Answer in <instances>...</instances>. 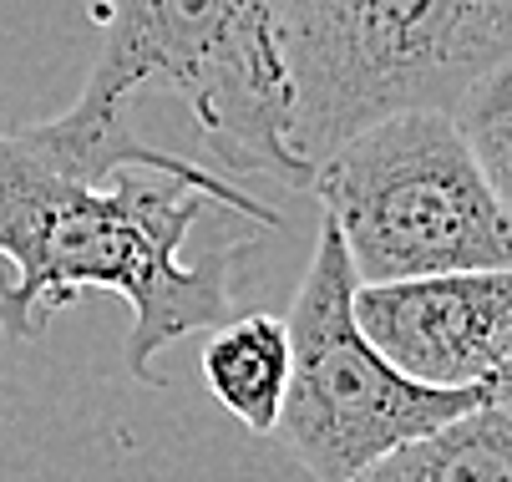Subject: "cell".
Here are the masks:
<instances>
[{
    "label": "cell",
    "instance_id": "1",
    "mask_svg": "<svg viewBox=\"0 0 512 482\" xmlns=\"http://www.w3.org/2000/svg\"><path fill=\"white\" fill-rule=\"evenodd\" d=\"M208 203H224L259 224H279L274 209L224 173H158L117 168L102 183L71 178L0 132V330L6 340H36L46 320L77 295L107 290L132 310L127 371L163 386L158 356L193 330H213L239 310L244 244L183 259Z\"/></svg>",
    "mask_w": 512,
    "mask_h": 482
},
{
    "label": "cell",
    "instance_id": "2",
    "mask_svg": "<svg viewBox=\"0 0 512 482\" xmlns=\"http://www.w3.org/2000/svg\"><path fill=\"white\" fill-rule=\"evenodd\" d=\"M92 21H102V46L82 97L61 117L16 127L31 153L87 183L117 168L193 173L198 163L132 127V102L163 92L188 107L224 173L310 188V168L289 148L279 0H102Z\"/></svg>",
    "mask_w": 512,
    "mask_h": 482
},
{
    "label": "cell",
    "instance_id": "3",
    "mask_svg": "<svg viewBox=\"0 0 512 482\" xmlns=\"http://www.w3.org/2000/svg\"><path fill=\"white\" fill-rule=\"evenodd\" d=\"M289 148L315 173L391 112H452L512 61V0H279Z\"/></svg>",
    "mask_w": 512,
    "mask_h": 482
},
{
    "label": "cell",
    "instance_id": "4",
    "mask_svg": "<svg viewBox=\"0 0 512 482\" xmlns=\"http://www.w3.org/2000/svg\"><path fill=\"white\" fill-rule=\"evenodd\" d=\"M325 203L360 285L426 280L512 264V224L452 112H391L315 163Z\"/></svg>",
    "mask_w": 512,
    "mask_h": 482
},
{
    "label": "cell",
    "instance_id": "5",
    "mask_svg": "<svg viewBox=\"0 0 512 482\" xmlns=\"http://www.w3.org/2000/svg\"><path fill=\"white\" fill-rule=\"evenodd\" d=\"M355 269L330 219H320L310 269L289 310V391L279 442L315 482H350L396 447L467 417L487 386H426L396 371L355 325Z\"/></svg>",
    "mask_w": 512,
    "mask_h": 482
},
{
    "label": "cell",
    "instance_id": "6",
    "mask_svg": "<svg viewBox=\"0 0 512 482\" xmlns=\"http://www.w3.org/2000/svg\"><path fill=\"white\" fill-rule=\"evenodd\" d=\"M355 325L411 381L512 391V264L355 285Z\"/></svg>",
    "mask_w": 512,
    "mask_h": 482
},
{
    "label": "cell",
    "instance_id": "7",
    "mask_svg": "<svg viewBox=\"0 0 512 482\" xmlns=\"http://www.w3.org/2000/svg\"><path fill=\"white\" fill-rule=\"evenodd\" d=\"M203 386L254 437L274 432L289 391V325L279 315H229L203 346Z\"/></svg>",
    "mask_w": 512,
    "mask_h": 482
},
{
    "label": "cell",
    "instance_id": "8",
    "mask_svg": "<svg viewBox=\"0 0 512 482\" xmlns=\"http://www.w3.org/2000/svg\"><path fill=\"white\" fill-rule=\"evenodd\" d=\"M350 482H512V391L396 447Z\"/></svg>",
    "mask_w": 512,
    "mask_h": 482
},
{
    "label": "cell",
    "instance_id": "9",
    "mask_svg": "<svg viewBox=\"0 0 512 482\" xmlns=\"http://www.w3.org/2000/svg\"><path fill=\"white\" fill-rule=\"evenodd\" d=\"M467 148L497 198V209L512 224V61H502L497 72H487L457 107H452Z\"/></svg>",
    "mask_w": 512,
    "mask_h": 482
}]
</instances>
